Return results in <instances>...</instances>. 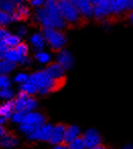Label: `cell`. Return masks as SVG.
I'll list each match as a JSON object with an SVG mask.
<instances>
[{
	"mask_svg": "<svg viewBox=\"0 0 133 149\" xmlns=\"http://www.w3.org/2000/svg\"><path fill=\"white\" fill-rule=\"evenodd\" d=\"M29 81L35 84L38 89V93L43 95L60 89L65 83V80H54L45 70H39L32 74L29 76Z\"/></svg>",
	"mask_w": 133,
	"mask_h": 149,
	"instance_id": "cell-1",
	"label": "cell"
},
{
	"mask_svg": "<svg viewBox=\"0 0 133 149\" xmlns=\"http://www.w3.org/2000/svg\"><path fill=\"white\" fill-rule=\"evenodd\" d=\"M44 8L47 11L48 17H49L51 28L56 30H63L67 27V24L62 17L61 13L58 6V0H46Z\"/></svg>",
	"mask_w": 133,
	"mask_h": 149,
	"instance_id": "cell-2",
	"label": "cell"
},
{
	"mask_svg": "<svg viewBox=\"0 0 133 149\" xmlns=\"http://www.w3.org/2000/svg\"><path fill=\"white\" fill-rule=\"evenodd\" d=\"M58 6L67 26H77L83 19L76 7L69 0H58Z\"/></svg>",
	"mask_w": 133,
	"mask_h": 149,
	"instance_id": "cell-3",
	"label": "cell"
},
{
	"mask_svg": "<svg viewBox=\"0 0 133 149\" xmlns=\"http://www.w3.org/2000/svg\"><path fill=\"white\" fill-rule=\"evenodd\" d=\"M42 34L45 38L46 43L49 44L53 51H60L63 49L67 42L66 36L60 30H56L53 28H44Z\"/></svg>",
	"mask_w": 133,
	"mask_h": 149,
	"instance_id": "cell-4",
	"label": "cell"
},
{
	"mask_svg": "<svg viewBox=\"0 0 133 149\" xmlns=\"http://www.w3.org/2000/svg\"><path fill=\"white\" fill-rule=\"evenodd\" d=\"M92 17L101 22L110 21L111 7L109 0H99L94 5V17Z\"/></svg>",
	"mask_w": 133,
	"mask_h": 149,
	"instance_id": "cell-5",
	"label": "cell"
},
{
	"mask_svg": "<svg viewBox=\"0 0 133 149\" xmlns=\"http://www.w3.org/2000/svg\"><path fill=\"white\" fill-rule=\"evenodd\" d=\"M53 132V126L51 124H44L34 130L33 133L29 135V138L32 140L40 141H49Z\"/></svg>",
	"mask_w": 133,
	"mask_h": 149,
	"instance_id": "cell-6",
	"label": "cell"
},
{
	"mask_svg": "<svg viewBox=\"0 0 133 149\" xmlns=\"http://www.w3.org/2000/svg\"><path fill=\"white\" fill-rule=\"evenodd\" d=\"M73 5L76 7L83 19H90L94 17V5L88 0H76Z\"/></svg>",
	"mask_w": 133,
	"mask_h": 149,
	"instance_id": "cell-7",
	"label": "cell"
},
{
	"mask_svg": "<svg viewBox=\"0 0 133 149\" xmlns=\"http://www.w3.org/2000/svg\"><path fill=\"white\" fill-rule=\"evenodd\" d=\"M45 123H46V116H44V114L40 113V112L30 111L25 113L21 124L31 125V126L37 128V127H40V126H42V125H44Z\"/></svg>",
	"mask_w": 133,
	"mask_h": 149,
	"instance_id": "cell-8",
	"label": "cell"
},
{
	"mask_svg": "<svg viewBox=\"0 0 133 149\" xmlns=\"http://www.w3.org/2000/svg\"><path fill=\"white\" fill-rule=\"evenodd\" d=\"M57 62L64 68L65 70L72 68L74 65V57L69 50L61 49L58 52L57 55Z\"/></svg>",
	"mask_w": 133,
	"mask_h": 149,
	"instance_id": "cell-9",
	"label": "cell"
},
{
	"mask_svg": "<svg viewBox=\"0 0 133 149\" xmlns=\"http://www.w3.org/2000/svg\"><path fill=\"white\" fill-rule=\"evenodd\" d=\"M82 138H83L84 142H85L88 149L102 144L101 143L102 142V137H101L100 133L96 130H94V129H90V130L86 131L83 134V136H82Z\"/></svg>",
	"mask_w": 133,
	"mask_h": 149,
	"instance_id": "cell-10",
	"label": "cell"
},
{
	"mask_svg": "<svg viewBox=\"0 0 133 149\" xmlns=\"http://www.w3.org/2000/svg\"><path fill=\"white\" fill-rule=\"evenodd\" d=\"M11 21L13 22H21L25 21L30 17L31 15V10L30 8L25 4V3H19L15 7V10L11 13Z\"/></svg>",
	"mask_w": 133,
	"mask_h": 149,
	"instance_id": "cell-11",
	"label": "cell"
},
{
	"mask_svg": "<svg viewBox=\"0 0 133 149\" xmlns=\"http://www.w3.org/2000/svg\"><path fill=\"white\" fill-rule=\"evenodd\" d=\"M111 7V17H118L128 11V0H109Z\"/></svg>",
	"mask_w": 133,
	"mask_h": 149,
	"instance_id": "cell-12",
	"label": "cell"
},
{
	"mask_svg": "<svg viewBox=\"0 0 133 149\" xmlns=\"http://www.w3.org/2000/svg\"><path fill=\"white\" fill-rule=\"evenodd\" d=\"M45 72L49 74L50 77L53 78L54 80H65V70L60 65L58 62H53V63H50L49 65L46 68Z\"/></svg>",
	"mask_w": 133,
	"mask_h": 149,
	"instance_id": "cell-13",
	"label": "cell"
},
{
	"mask_svg": "<svg viewBox=\"0 0 133 149\" xmlns=\"http://www.w3.org/2000/svg\"><path fill=\"white\" fill-rule=\"evenodd\" d=\"M66 130V126L63 124H58L55 127H53V132H52L50 142L54 145L61 144L64 143V133Z\"/></svg>",
	"mask_w": 133,
	"mask_h": 149,
	"instance_id": "cell-14",
	"label": "cell"
},
{
	"mask_svg": "<svg viewBox=\"0 0 133 149\" xmlns=\"http://www.w3.org/2000/svg\"><path fill=\"white\" fill-rule=\"evenodd\" d=\"M30 97L31 96L25 94V92H19L17 97L13 100V107H14L15 111H27V106Z\"/></svg>",
	"mask_w": 133,
	"mask_h": 149,
	"instance_id": "cell-15",
	"label": "cell"
},
{
	"mask_svg": "<svg viewBox=\"0 0 133 149\" xmlns=\"http://www.w3.org/2000/svg\"><path fill=\"white\" fill-rule=\"evenodd\" d=\"M80 133H81V131H80L79 127L75 126V125L66 127L65 133H64V143L69 144L71 141L80 136Z\"/></svg>",
	"mask_w": 133,
	"mask_h": 149,
	"instance_id": "cell-16",
	"label": "cell"
},
{
	"mask_svg": "<svg viewBox=\"0 0 133 149\" xmlns=\"http://www.w3.org/2000/svg\"><path fill=\"white\" fill-rule=\"evenodd\" d=\"M19 145V139L13 134L6 133L0 138V146L3 148H12Z\"/></svg>",
	"mask_w": 133,
	"mask_h": 149,
	"instance_id": "cell-17",
	"label": "cell"
},
{
	"mask_svg": "<svg viewBox=\"0 0 133 149\" xmlns=\"http://www.w3.org/2000/svg\"><path fill=\"white\" fill-rule=\"evenodd\" d=\"M31 43L37 52L43 51L46 46V40L42 33H35L31 37Z\"/></svg>",
	"mask_w": 133,
	"mask_h": 149,
	"instance_id": "cell-18",
	"label": "cell"
},
{
	"mask_svg": "<svg viewBox=\"0 0 133 149\" xmlns=\"http://www.w3.org/2000/svg\"><path fill=\"white\" fill-rule=\"evenodd\" d=\"M13 110H14V107H13V100H9V101L5 102V103L0 105V116H2V118H10Z\"/></svg>",
	"mask_w": 133,
	"mask_h": 149,
	"instance_id": "cell-19",
	"label": "cell"
},
{
	"mask_svg": "<svg viewBox=\"0 0 133 149\" xmlns=\"http://www.w3.org/2000/svg\"><path fill=\"white\" fill-rule=\"evenodd\" d=\"M3 59L8 60V61L14 62V63H19L21 59V56L17 53V51L15 50V48H8L6 51L4 52V58Z\"/></svg>",
	"mask_w": 133,
	"mask_h": 149,
	"instance_id": "cell-20",
	"label": "cell"
},
{
	"mask_svg": "<svg viewBox=\"0 0 133 149\" xmlns=\"http://www.w3.org/2000/svg\"><path fill=\"white\" fill-rule=\"evenodd\" d=\"M15 66H17V63H14V62L8 61L5 59L0 60V76H5V74H9L14 70Z\"/></svg>",
	"mask_w": 133,
	"mask_h": 149,
	"instance_id": "cell-21",
	"label": "cell"
},
{
	"mask_svg": "<svg viewBox=\"0 0 133 149\" xmlns=\"http://www.w3.org/2000/svg\"><path fill=\"white\" fill-rule=\"evenodd\" d=\"M3 43L7 48H15L19 43H21V38L17 35H8L3 39Z\"/></svg>",
	"mask_w": 133,
	"mask_h": 149,
	"instance_id": "cell-22",
	"label": "cell"
},
{
	"mask_svg": "<svg viewBox=\"0 0 133 149\" xmlns=\"http://www.w3.org/2000/svg\"><path fill=\"white\" fill-rule=\"evenodd\" d=\"M17 4L12 0H0V10H3L7 13H12L15 10Z\"/></svg>",
	"mask_w": 133,
	"mask_h": 149,
	"instance_id": "cell-23",
	"label": "cell"
},
{
	"mask_svg": "<svg viewBox=\"0 0 133 149\" xmlns=\"http://www.w3.org/2000/svg\"><path fill=\"white\" fill-rule=\"evenodd\" d=\"M21 91L25 92V93L28 94V95H34V94L38 93V89H37V87H36V85L30 81L25 82V84H21Z\"/></svg>",
	"mask_w": 133,
	"mask_h": 149,
	"instance_id": "cell-24",
	"label": "cell"
},
{
	"mask_svg": "<svg viewBox=\"0 0 133 149\" xmlns=\"http://www.w3.org/2000/svg\"><path fill=\"white\" fill-rule=\"evenodd\" d=\"M69 149H88L86 148V145H85V142H84L83 138L81 136L77 137L76 139H74L73 141L67 144Z\"/></svg>",
	"mask_w": 133,
	"mask_h": 149,
	"instance_id": "cell-25",
	"label": "cell"
},
{
	"mask_svg": "<svg viewBox=\"0 0 133 149\" xmlns=\"http://www.w3.org/2000/svg\"><path fill=\"white\" fill-rule=\"evenodd\" d=\"M35 58L40 62V63H49L51 61V55L49 53L45 51H40V52H37L35 55Z\"/></svg>",
	"mask_w": 133,
	"mask_h": 149,
	"instance_id": "cell-26",
	"label": "cell"
},
{
	"mask_svg": "<svg viewBox=\"0 0 133 149\" xmlns=\"http://www.w3.org/2000/svg\"><path fill=\"white\" fill-rule=\"evenodd\" d=\"M12 23L10 13H7L3 10H0V27H4Z\"/></svg>",
	"mask_w": 133,
	"mask_h": 149,
	"instance_id": "cell-27",
	"label": "cell"
},
{
	"mask_svg": "<svg viewBox=\"0 0 133 149\" xmlns=\"http://www.w3.org/2000/svg\"><path fill=\"white\" fill-rule=\"evenodd\" d=\"M15 50L17 51V53L23 57V56H27L28 53H29V46L25 43H19V45L15 47Z\"/></svg>",
	"mask_w": 133,
	"mask_h": 149,
	"instance_id": "cell-28",
	"label": "cell"
},
{
	"mask_svg": "<svg viewBox=\"0 0 133 149\" xmlns=\"http://www.w3.org/2000/svg\"><path fill=\"white\" fill-rule=\"evenodd\" d=\"M25 113H27V111H15L14 113L11 114V120H13L14 123H19V124H21V122H23V118H25Z\"/></svg>",
	"mask_w": 133,
	"mask_h": 149,
	"instance_id": "cell-29",
	"label": "cell"
},
{
	"mask_svg": "<svg viewBox=\"0 0 133 149\" xmlns=\"http://www.w3.org/2000/svg\"><path fill=\"white\" fill-rule=\"evenodd\" d=\"M10 86V79L6 76H0V90L6 89Z\"/></svg>",
	"mask_w": 133,
	"mask_h": 149,
	"instance_id": "cell-30",
	"label": "cell"
},
{
	"mask_svg": "<svg viewBox=\"0 0 133 149\" xmlns=\"http://www.w3.org/2000/svg\"><path fill=\"white\" fill-rule=\"evenodd\" d=\"M13 96V91L9 88L6 89L0 90V98H3V99H11Z\"/></svg>",
	"mask_w": 133,
	"mask_h": 149,
	"instance_id": "cell-31",
	"label": "cell"
},
{
	"mask_svg": "<svg viewBox=\"0 0 133 149\" xmlns=\"http://www.w3.org/2000/svg\"><path fill=\"white\" fill-rule=\"evenodd\" d=\"M14 81L19 84H25V82L29 81V74H25V72H19V74H17V77H15Z\"/></svg>",
	"mask_w": 133,
	"mask_h": 149,
	"instance_id": "cell-32",
	"label": "cell"
},
{
	"mask_svg": "<svg viewBox=\"0 0 133 149\" xmlns=\"http://www.w3.org/2000/svg\"><path fill=\"white\" fill-rule=\"evenodd\" d=\"M35 129H36L35 127L31 126V125H27V124H21V126H19V130H21L23 133L28 134V135H30L31 133H33Z\"/></svg>",
	"mask_w": 133,
	"mask_h": 149,
	"instance_id": "cell-33",
	"label": "cell"
},
{
	"mask_svg": "<svg viewBox=\"0 0 133 149\" xmlns=\"http://www.w3.org/2000/svg\"><path fill=\"white\" fill-rule=\"evenodd\" d=\"M46 0H31L30 1V4L32 7H35V8H40V7H43L45 4Z\"/></svg>",
	"mask_w": 133,
	"mask_h": 149,
	"instance_id": "cell-34",
	"label": "cell"
},
{
	"mask_svg": "<svg viewBox=\"0 0 133 149\" xmlns=\"http://www.w3.org/2000/svg\"><path fill=\"white\" fill-rule=\"evenodd\" d=\"M28 33V29L25 26H21V27L17 28V36H19V38L21 37H25V35H27Z\"/></svg>",
	"mask_w": 133,
	"mask_h": 149,
	"instance_id": "cell-35",
	"label": "cell"
},
{
	"mask_svg": "<svg viewBox=\"0 0 133 149\" xmlns=\"http://www.w3.org/2000/svg\"><path fill=\"white\" fill-rule=\"evenodd\" d=\"M54 149H69V147H68V145L65 144V143H61V144L55 145Z\"/></svg>",
	"mask_w": 133,
	"mask_h": 149,
	"instance_id": "cell-36",
	"label": "cell"
},
{
	"mask_svg": "<svg viewBox=\"0 0 133 149\" xmlns=\"http://www.w3.org/2000/svg\"><path fill=\"white\" fill-rule=\"evenodd\" d=\"M128 19H129V22L133 25V10H131L130 13H128Z\"/></svg>",
	"mask_w": 133,
	"mask_h": 149,
	"instance_id": "cell-37",
	"label": "cell"
},
{
	"mask_svg": "<svg viewBox=\"0 0 133 149\" xmlns=\"http://www.w3.org/2000/svg\"><path fill=\"white\" fill-rule=\"evenodd\" d=\"M5 134H6V131L4 130V128H3V127L0 126V138H1V137H2L3 135H5Z\"/></svg>",
	"mask_w": 133,
	"mask_h": 149,
	"instance_id": "cell-38",
	"label": "cell"
},
{
	"mask_svg": "<svg viewBox=\"0 0 133 149\" xmlns=\"http://www.w3.org/2000/svg\"><path fill=\"white\" fill-rule=\"evenodd\" d=\"M90 149H106V147H105L104 145L100 144V145H96V146L92 147V148H90Z\"/></svg>",
	"mask_w": 133,
	"mask_h": 149,
	"instance_id": "cell-39",
	"label": "cell"
},
{
	"mask_svg": "<svg viewBox=\"0 0 133 149\" xmlns=\"http://www.w3.org/2000/svg\"><path fill=\"white\" fill-rule=\"evenodd\" d=\"M6 50H7V49H6ZM6 50L0 49V60H2L3 58H4V52L6 51Z\"/></svg>",
	"mask_w": 133,
	"mask_h": 149,
	"instance_id": "cell-40",
	"label": "cell"
},
{
	"mask_svg": "<svg viewBox=\"0 0 133 149\" xmlns=\"http://www.w3.org/2000/svg\"><path fill=\"white\" fill-rule=\"evenodd\" d=\"M124 149H133V145L132 144L126 145V146L124 147Z\"/></svg>",
	"mask_w": 133,
	"mask_h": 149,
	"instance_id": "cell-41",
	"label": "cell"
},
{
	"mask_svg": "<svg viewBox=\"0 0 133 149\" xmlns=\"http://www.w3.org/2000/svg\"><path fill=\"white\" fill-rule=\"evenodd\" d=\"M12 1H13V2H14L17 5V4H19V3H23V0H12Z\"/></svg>",
	"mask_w": 133,
	"mask_h": 149,
	"instance_id": "cell-42",
	"label": "cell"
},
{
	"mask_svg": "<svg viewBox=\"0 0 133 149\" xmlns=\"http://www.w3.org/2000/svg\"><path fill=\"white\" fill-rule=\"evenodd\" d=\"M5 123V118H2V116H0V125H3Z\"/></svg>",
	"mask_w": 133,
	"mask_h": 149,
	"instance_id": "cell-43",
	"label": "cell"
},
{
	"mask_svg": "<svg viewBox=\"0 0 133 149\" xmlns=\"http://www.w3.org/2000/svg\"><path fill=\"white\" fill-rule=\"evenodd\" d=\"M88 1H90V3H92V5H94V4H96V2H98L99 0H88Z\"/></svg>",
	"mask_w": 133,
	"mask_h": 149,
	"instance_id": "cell-44",
	"label": "cell"
},
{
	"mask_svg": "<svg viewBox=\"0 0 133 149\" xmlns=\"http://www.w3.org/2000/svg\"><path fill=\"white\" fill-rule=\"evenodd\" d=\"M23 1H25V2H30L31 0H23Z\"/></svg>",
	"mask_w": 133,
	"mask_h": 149,
	"instance_id": "cell-45",
	"label": "cell"
},
{
	"mask_svg": "<svg viewBox=\"0 0 133 149\" xmlns=\"http://www.w3.org/2000/svg\"><path fill=\"white\" fill-rule=\"evenodd\" d=\"M106 149H113V148H106Z\"/></svg>",
	"mask_w": 133,
	"mask_h": 149,
	"instance_id": "cell-46",
	"label": "cell"
},
{
	"mask_svg": "<svg viewBox=\"0 0 133 149\" xmlns=\"http://www.w3.org/2000/svg\"><path fill=\"white\" fill-rule=\"evenodd\" d=\"M0 28H2V27H0Z\"/></svg>",
	"mask_w": 133,
	"mask_h": 149,
	"instance_id": "cell-47",
	"label": "cell"
}]
</instances>
